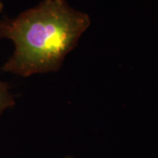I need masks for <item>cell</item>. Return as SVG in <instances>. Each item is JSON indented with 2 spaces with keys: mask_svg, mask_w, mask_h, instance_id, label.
Listing matches in <instances>:
<instances>
[{
  "mask_svg": "<svg viewBox=\"0 0 158 158\" xmlns=\"http://www.w3.org/2000/svg\"><path fill=\"white\" fill-rule=\"evenodd\" d=\"M3 9H4V4H3L2 1H0V12H2Z\"/></svg>",
  "mask_w": 158,
  "mask_h": 158,
  "instance_id": "3957f363",
  "label": "cell"
},
{
  "mask_svg": "<svg viewBox=\"0 0 158 158\" xmlns=\"http://www.w3.org/2000/svg\"><path fill=\"white\" fill-rule=\"evenodd\" d=\"M66 158H73V157H71V156H67Z\"/></svg>",
  "mask_w": 158,
  "mask_h": 158,
  "instance_id": "277c9868",
  "label": "cell"
},
{
  "mask_svg": "<svg viewBox=\"0 0 158 158\" xmlns=\"http://www.w3.org/2000/svg\"><path fill=\"white\" fill-rule=\"evenodd\" d=\"M90 23L87 13L66 0H43L14 19L0 21V38L14 45L2 69L23 77L58 71Z\"/></svg>",
  "mask_w": 158,
  "mask_h": 158,
  "instance_id": "6da1fadb",
  "label": "cell"
},
{
  "mask_svg": "<svg viewBox=\"0 0 158 158\" xmlns=\"http://www.w3.org/2000/svg\"><path fill=\"white\" fill-rule=\"evenodd\" d=\"M15 106L14 97L9 90L8 85L0 79V116L7 109Z\"/></svg>",
  "mask_w": 158,
  "mask_h": 158,
  "instance_id": "7a4b0ae2",
  "label": "cell"
}]
</instances>
